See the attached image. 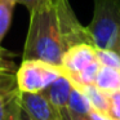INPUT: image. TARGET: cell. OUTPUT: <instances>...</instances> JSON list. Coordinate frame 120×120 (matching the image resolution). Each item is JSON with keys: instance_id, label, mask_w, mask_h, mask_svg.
<instances>
[{"instance_id": "obj_9", "label": "cell", "mask_w": 120, "mask_h": 120, "mask_svg": "<svg viewBox=\"0 0 120 120\" xmlns=\"http://www.w3.org/2000/svg\"><path fill=\"white\" fill-rule=\"evenodd\" d=\"M90 111H92V106L89 103V99L86 98L84 92L74 84V88L70 93V98H68L66 114L70 112V114H79V115H90Z\"/></svg>"}, {"instance_id": "obj_3", "label": "cell", "mask_w": 120, "mask_h": 120, "mask_svg": "<svg viewBox=\"0 0 120 120\" xmlns=\"http://www.w3.org/2000/svg\"><path fill=\"white\" fill-rule=\"evenodd\" d=\"M63 74L61 66L47 61L22 60L16 71V80L18 89L23 93H41Z\"/></svg>"}, {"instance_id": "obj_16", "label": "cell", "mask_w": 120, "mask_h": 120, "mask_svg": "<svg viewBox=\"0 0 120 120\" xmlns=\"http://www.w3.org/2000/svg\"><path fill=\"white\" fill-rule=\"evenodd\" d=\"M63 119L65 120H93V117L90 115H79V114H70V112H67L63 116Z\"/></svg>"}, {"instance_id": "obj_1", "label": "cell", "mask_w": 120, "mask_h": 120, "mask_svg": "<svg viewBox=\"0 0 120 120\" xmlns=\"http://www.w3.org/2000/svg\"><path fill=\"white\" fill-rule=\"evenodd\" d=\"M80 43L93 44L68 0H47L30 12L22 60H43L61 66L65 50Z\"/></svg>"}, {"instance_id": "obj_2", "label": "cell", "mask_w": 120, "mask_h": 120, "mask_svg": "<svg viewBox=\"0 0 120 120\" xmlns=\"http://www.w3.org/2000/svg\"><path fill=\"white\" fill-rule=\"evenodd\" d=\"M86 31L96 48L120 53V0H94Z\"/></svg>"}, {"instance_id": "obj_8", "label": "cell", "mask_w": 120, "mask_h": 120, "mask_svg": "<svg viewBox=\"0 0 120 120\" xmlns=\"http://www.w3.org/2000/svg\"><path fill=\"white\" fill-rule=\"evenodd\" d=\"M94 85L103 90L105 93L120 90V70L101 65L96 76Z\"/></svg>"}, {"instance_id": "obj_11", "label": "cell", "mask_w": 120, "mask_h": 120, "mask_svg": "<svg viewBox=\"0 0 120 120\" xmlns=\"http://www.w3.org/2000/svg\"><path fill=\"white\" fill-rule=\"evenodd\" d=\"M16 4V0H0V45L12 25Z\"/></svg>"}, {"instance_id": "obj_6", "label": "cell", "mask_w": 120, "mask_h": 120, "mask_svg": "<svg viewBox=\"0 0 120 120\" xmlns=\"http://www.w3.org/2000/svg\"><path fill=\"white\" fill-rule=\"evenodd\" d=\"M21 90L17 80L0 85V120H21Z\"/></svg>"}, {"instance_id": "obj_4", "label": "cell", "mask_w": 120, "mask_h": 120, "mask_svg": "<svg viewBox=\"0 0 120 120\" xmlns=\"http://www.w3.org/2000/svg\"><path fill=\"white\" fill-rule=\"evenodd\" d=\"M97 60L98 58H97L96 47L89 43H80V44L71 45L65 50L61 60V67L65 75L72 79L86 66H89Z\"/></svg>"}, {"instance_id": "obj_14", "label": "cell", "mask_w": 120, "mask_h": 120, "mask_svg": "<svg viewBox=\"0 0 120 120\" xmlns=\"http://www.w3.org/2000/svg\"><path fill=\"white\" fill-rule=\"evenodd\" d=\"M16 1H17V4H22L23 7H26L29 9V12H32L38 7L44 4L47 0H16Z\"/></svg>"}, {"instance_id": "obj_7", "label": "cell", "mask_w": 120, "mask_h": 120, "mask_svg": "<svg viewBox=\"0 0 120 120\" xmlns=\"http://www.w3.org/2000/svg\"><path fill=\"white\" fill-rule=\"evenodd\" d=\"M74 88V83L67 75H61L56 79L48 88L41 92V94L62 114V116L67 111V103L70 98V93Z\"/></svg>"}, {"instance_id": "obj_13", "label": "cell", "mask_w": 120, "mask_h": 120, "mask_svg": "<svg viewBox=\"0 0 120 120\" xmlns=\"http://www.w3.org/2000/svg\"><path fill=\"white\" fill-rule=\"evenodd\" d=\"M16 53L11 52V50L5 49L0 45V70L1 71H11V72H16L17 67L16 63L12 61V58L16 57Z\"/></svg>"}, {"instance_id": "obj_12", "label": "cell", "mask_w": 120, "mask_h": 120, "mask_svg": "<svg viewBox=\"0 0 120 120\" xmlns=\"http://www.w3.org/2000/svg\"><path fill=\"white\" fill-rule=\"evenodd\" d=\"M97 49V58H98L99 63L103 66H109V67L120 70V53L116 50L111 49Z\"/></svg>"}, {"instance_id": "obj_10", "label": "cell", "mask_w": 120, "mask_h": 120, "mask_svg": "<svg viewBox=\"0 0 120 120\" xmlns=\"http://www.w3.org/2000/svg\"><path fill=\"white\" fill-rule=\"evenodd\" d=\"M79 88L84 92L86 98L89 99V103H90L92 109L96 110V111L102 112V114H107V109H109V96H107V93H105L103 90L97 88L94 84L81 85Z\"/></svg>"}, {"instance_id": "obj_17", "label": "cell", "mask_w": 120, "mask_h": 120, "mask_svg": "<svg viewBox=\"0 0 120 120\" xmlns=\"http://www.w3.org/2000/svg\"><path fill=\"white\" fill-rule=\"evenodd\" d=\"M21 120H34L26 111H22V115H21Z\"/></svg>"}, {"instance_id": "obj_5", "label": "cell", "mask_w": 120, "mask_h": 120, "mask_svg": "<svg viewBox=\"0 0 120 120\" xmlns=\"http://www.w3.org/2000/svg\"><path fill=\"white\" fill-rule=\"evenodd\" d=\"M22 109L34 120H65L60 111L41 93L21 92Z\"/></svg>"}, {"instance_id": "obj_15", "label": "cell", "mask_w": 120, "mask_h": 120, "mask_svg": "<svg viewBox=\"0 0 120 120\" xmlns=\"http://www.w3.org/2000/svg\"><path fill=\"white\" fill-rule=\"evenodd\" d=\"M16 80V72H11V71H1L0 70V85L11 81Z\"/></svg>"}]
</instances>
